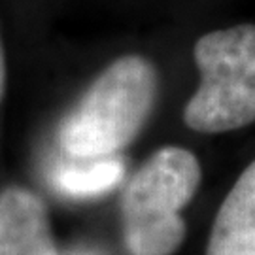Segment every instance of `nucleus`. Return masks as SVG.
Returning a JSON list of instances; mask_svg holds the SVG:
<instances>
[{
	"label": "nucleus",
	"mask_w": 255,
	"mask_h": 255,
	"mask_svg": "<svg viewBox=\"0 0 255 255\" xmlns=\"http://www.w3.org/2000/svg\"><path fill=\"white\" fill-rule=\"evenodd\" d=\"M157 99V70L142 55H123L89 85L66 118L61 146L80 159H104L144 128Z\"/></svg>",
	"instance_id": "1"
},
{
	"label": "nucleus",
	"mask_w": 255,
	"mask_h": 255,
	"mask_svg": "<svg viewBox=\"0 0 255 255\" xmlns=\"http://www.w3.org/2000/svg\"><path fill=\"white\" fill-rule=\"evenodd\" d=\"M202 168L193 151L164 146L132 174L121 197L128 255H174L185 240L182 210L193 201Z\"/></svg>",
	"instance_id": "2"
},
{
	"label": "nucleus",
	"mask_w": 255,
	"mask_h": 255,
	"mask_svg": "<svg viewBox=\"0 0 255 255\" xmlns=\"http://www.w3.org/2000/svg\"><path fill=\"white\" fill-rule=\"evenodd\" d=\"M193 57L199 89L183 108V123L202 134L238 130L255 121V25L212 30L197 40Z\"/></svg>",
	"instance_id": "3"
},
{
	"label": "nucleus",
	"mask_w": 255,
	"mask_h": 255,
	"mask_svg": "<svg viewBox=\"0 0 255 255\" xmlns=\"http://www.w3.org/2000/svg\"><path fill=\"white\" fill-rule=\"evenodd\" d=\"M0 255H59L46 206L25 187L0 191Z\"/></svg>",
	"instance_id": "4"
},
{
	"label": "nucleus",
	"mask_w": 255,
	"mask_h": 255,
	"mask_svg": "<svg viewBox=\"0 0 255 255\" xmlns=\"http://www.w3.org/2000/svg\"><path fill=\"white\" fill-rule=\"evenodd\" d=\"M206 255H255V161L244 168L221 202Z\"/></svg>",
	"instance_id": "5"
},
{
	"label": "nucleus",
	"mask_w": 255,
	"mask_h": 255,
	"mask_svg": "<svg viewBox=\"0 0 255 255\" xmlns=\"http://www.w3.org/2000/svg\"><path fill=\"white\" fill-rule=\"evenodd\" d=\"M123 178L118 159H99L91 166H72L55 174V187L70 197H93L116 187Z\"/></svg>",
	"instance_id": "6"
},
{
	"label": "nucleus",
	"mask_w": 255,
	"mask_h": 255,
	"mask_svg": "<svg viewBox=\"0 0 255 255\" xmlns=\"http://www.w3.org/2000/svg\"><path fill=\"white\" fill-rule=\"evenodd\" d=\"M6 91V59H4V51H2V44H0V101Z\"/></svg>",
	"instance_id": "7"
},
{
	"label": "nucleus",
	"mask_w": 255,
	"mask_h": 255,
	"mask_svg": "<svg viewBox=\"0 0 255 255\" xmlns=\"http://www.w3.org/2000/svg\"><path fill=\"white\" fill-rule=\"evenodd\" d=\"M76 255H87V254H76Z\"/></svg>",
	"instance_id": "8"
}]
</instances>
